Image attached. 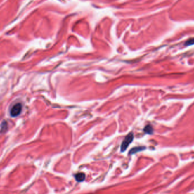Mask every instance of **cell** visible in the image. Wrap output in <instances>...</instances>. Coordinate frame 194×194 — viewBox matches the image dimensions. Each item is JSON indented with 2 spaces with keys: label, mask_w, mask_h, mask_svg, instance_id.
Here are the masks:
<instances>
[{
  "label": "cell",
  "mask_w": 194,
  "mask_h": 194,
  "mask_svg": "<svg viewBox=\"0 0 194 194\" xmlns=\"http://www.w3.org/2000/svg\"><path fill=\"white\" fill-rule=\"evenodd\" d=\"M75 178L76 181H77L78 182H83L85 180L86 175H85V174H84L83 173H77V174H75Z\"/></svg>",
  "instance_id": "3957f363"
},
{
  "label": "cell",
  "mask_w": 194,
  "mask_h": 194,
  "mask_svg": "<svg viewBox=\"0 0 194 194\" xmlns=\"http://www.w3.org/2000/svg\"><path fill=\"white\" fill-rule=\"evenodd\" d=\"M194 44V38H191L190 39H188V41H186V42L185 43V44L186 46H190L192 44Z\"/></svg>",
  "instance_id": "52a82bcc"
},
{
  "label": "cell",
  "mask_w": 194,
  "mask_h": 194,
  "mask_svg": "<svg viewBox=\"0 0 194 194\" xmlns=\"http://www.w3.org/2000/svg\"><path fill=\"white\" fill-rule=\"evenodd\" d=\"M133 138H134V136H133V133H130L125 137V138L122 141L121 146V152H124L127 150V149L129 146L130 143L133 140Z\"/></svg>",
  "instance_id": "6da1fadb"
},
{
  "label": "cell",
  "mask_w": 194,
  "mask_h": 194,
  "mask_svg": "<svg viewBox=\"0 0 194 194\" xmlns=\"http://www.w3.org/2000/svg\"><path fill=\"white\" fill-rule=\"evenodd\" d=\"M22 111V105L20 103L15 104L11 108V115L12 117H17L18 116Z\"/></svg>",
  "instance_id": "7a4b0ae2"
},
{
  "label": "cell",
  "mask_w": 194,
  "mask_h": 194,
  "mask_svg": "<svg viewBox=\"0 0 194 194\" xmlns=\"http://www.w3.org/2000/svg\"><path fill=\"white\" fill-rule=\"evenodd\" d=\"M143 130L146 133H148V134H151L153 133V128L150 125H148L146 126L145 127Z\"/></svg>",
  "instance_id": "5b68a950"
},
{
  "label": "cell",
  "mask_w": 194,
  "mask_h": 194,
  "mask_svg": "<svg viewBox=\"0 0 194 194\" xmlns=\"http://www.w3.org/2000/svg\"><path fill=\"white\" fill-rule=\"evenodd\" d=\"M8 129V124H7V122L4 121L2 122L1 124V132L2 133H4V132H5L6 130Z\"/></svg>",
  "instance_id": "8992f818"
},
{
  "label": "cell",
  "mask_w": 194,
  "mask_h": 194,
  "mask_svg": "<svg viewBox=\"0 0 194 194\" xmlns=\"http://www.w3.org/2000/svg\"><path fill=\"white\" fill-rule=\"evenodd\" d=\"M145 149L143 147H137V148H133L130 151H129V154H133L134 153H136L138 151H142Z\"/></svg>",
  "instance_id": "277c9868"
}]
</instances>
